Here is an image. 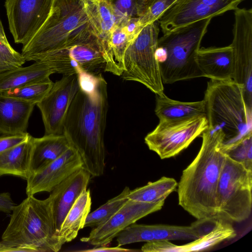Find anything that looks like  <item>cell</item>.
<instances>
[{"mask_svg": "<svg viewBox=\"0 0 252 252\" xmlns=\"http://www.w3.org/2000/svg\"><path fill=\"white\" fill-rule=\"evenodd\" d=\"M32 136L0 153V177L13 175L27 180L31 175Z\"/></svg>", "mask_w": 252, "mask_h": 252, "instance_id": "cell-22", "label": "cell"}, {"mask_svg": "<svg viewBox=\"0 0 252 252\" xmlns=\"http://www.w3.org/2000/svg\"><path fill=\"white\" fill-rule=\"evenodd\" d=\"M233 40L234 70L232 80L242 85L246 105L252 110V9L234 10Z\"/></svg>", "mask_w": 252, "mask_h": 252, "instance_id": "cell-11", "label": "cell"}, {"mask_svg": "<svg viewBox=\"0 0 252 252\" xmlns=\"http://www.w3.org/2000/svg\"><path fill=\"white\" fill-rule=\"evenodd\" d=\"M126 187L117 196L110 199L105 204L88 214L84 227H97L109 220L128 200L130 191Z\"/></svg>", "mask_w": 252, "mask_h": 252, "instance_id": "cell-29", "label": "cell"}, {"mask_svg": "<svg viewBox=\"0 0 252 252\" xmlns=\"http://www.w3.org/2000/svg\"></svg>", "mask_w": 252, "mask_h": 252, "instance_id": "cell-39", "label": "cell"}, {"mask_svg": "<svg viewBox=\"0 0 252 252\" xmlns=\"http://www.w3.org/2000/svg\"><path fill=\"white\" fill-rule=\"evenodd\" d=\"M54 82L50 79L33 82L7 90L0 94L36 103L39 102L51 89Z\"/></svg>", "mask_w": 252, "mask_h": 252, "instance_id": "cell-30", "label": "cell"}, {"mask_svg": "<svg viewBox=\"0 0 252 252\" xmlns=\"http://www.w3.org/2000/svg\"><path fill=\"white\" fill-rule=\"evenodd\" d=\"M71 147L63 134L32 136L31 174L43 168L62 156Z\"/></svg>", "mask_w": 252, "mask_h": 252, "instance_id": "cell-21", "label": "cell"}, {"mask_svg": "<svg viewBox=\"0 0 252 252\" xmlns=\"http://www.w3.org/2000/svg\"><path fill=\"white\" fill-rule=\"evenodd\" d=\"M55 73L47 63L41 61L5 71L0 73V92L45 80Z\"/></svg>", "mask_w": 252, "mask_h": 252, "instance_id": "cell-26", "label": "cell"}, {"mask_svg": "<svg viewBox=\"0 0 252 252\" xmlns=\"http://www.w3.org/2000/svg\"><path fill=\"white\" fill-rule=\"evenodd\" d=\"M244 0H174L158 22L163 34L234 10Z\"/></svg>", "mask_w": 252, "mask_h": 252, "instance_id": "cell-12", "label": "cell"}, {"mask_svg": "<svg viewBox=\"0 0 252 252\" xmlns=\"http://www.w3.org/2000/svg\"><path fill=\"white\" fill-rule=\"evenodd\" d=\"M236 233L230 222L218 219L213 228L199 238L181 246L176 245L167 241L164 252H191L208 250L216 245L227 240L234 238Z\"/></svg>", "mask_w": 252, "mask_h": 252, "instance_id": "cell-24", "label": "cell"}, {"mask_svg": "<svg viewBox=\"0 0 252 252\" xmlns=\"http://www.w3.org/2000/svg\"><path fill=\"white\" fill-rule=\"evenodd\" d=\"M208 127L206 116L176 121H159L145 137L149 149L161 159L179 154Z\"/></svg>", "mask_w": 252, "mask_h": 252, "instance_id": "cell-10", "label": "cell"}, {"mask_svg": "<svg viewBox=\"0 0 252 252\" xmlns=\"http://www.w3.org/2000/svg\"><path fill=\"white\" fill-rule=\"evenodd\" d=\"M174 0H158L149 5L138 16L140 25L145 27L158 21L161 14L172 3Z\"/></svg>", "mask_w": 252, "mask_h": 252, "instance_id": "cell-33", "label": "cell"}, {"mask_svg": "<svg viewBox=\"0 0 252 252\" xmlns=\"http://www.w3.org/2000/svg\"><path fill=\"white\" fill-rule=\"evenodd\" d=\"M195 61L203 77L216 80L232 79L234 62L231 45L200 48L197 51Z\"/></svg>", "mask_w": 252, "mask_h": 252, "instance_id": "cell-19", "label": "cell"}, {"mask_svg": "<svg viewBox=\"0 0 252 252\" xmlns=\"http://www.w3.org/2000/svg\"><path fill=\"white\" fill-rule=\"evenodd\" d=\"M158 0H137L138 16L140 15L149 5Z\"/></svg>", "mask_w": 252, "mask_h": 252, "instance_id": "cell-37", "label": "cell"}, {"mask_svg": "<svg viewBox=\"0 0 252 252\" xmlns=\"http://www.w3.org/2000/svg\"><path fill=\"white\" fill-rule=\"evenodd\" d=\"M0 41H8L6 37L5 36V34L4 32V31L3 29V27L2 26L1 22L0 20Z\"/></svg>", "mask_w": 252, "mask_h": 252, "instance_id": "cell-38", "label": "cell"}, {"mask_svg": "<svg viewBox=\"0 0 252 252\" xmlns=\"http://www.w3.org/2000/svg\"><path fill=\"white\" fill-rule=\"evenodd\" d=\"M164 202L147 203L128 199L109 220L94 228L89 235L82 238L81 241L95 247L105 246L129 225L160 210Z\"/></svg>", "mask_w": 252, "mask_h": 252, "instance_id": "cell-16", "label": "cell"}, {"mask_svg": "<svg viewBox=\"0 0 252 252\" xmlns=\"http://www.w3.org/2000/svg\"><path fill=\"white\" fill-rule=\"evenodd\" d=\"M201 136L199 151L177 185L179 204L197 220L217 218V188L226 157L221 130L207 129Z\"/></svg>", "mask_w": 252, "mask_h": 252, "instance_id": "cell-2", "label": "cell"}, {"mask_svg": "<svg viewBox=\"0 0 252 252\" xmlns=\"http://www.w3.org/2000/svg\"><path fill=\"white\" fill-rule=\"evenodd\" d=\"M218 219L215 218L197 220L190 226L165 224L129 225L117 236V246L141 242L163 240H194L211 231Z\"/></svg>", "mask_w": 252, "mask_h": 252, "instance_id": "cell-13", "label": "cell"}, {"mask_svg": "<svg viewBox=\"0 0 252 252\" xmlns=\"http://www.w3.org/2000/svg\"><path fill=\"white\" fill-rule=\"evenodd\" d=\"M233 160L252 170V133L224 151Z\"/></svg>", "mask_w": 252, "mask_h": 252, "instance_id": "cell-31", "label": "cell"}, {"mask_svg": "<svg viewBox=\"0 0 252 252\" xmlns=\"http://www.w3.org/2000/svg\"><path fill=\"white\" fill-rule=\"evenodd\" d=\"M117 17L119 26L135 17H138L137 0H106Z\"/></svg>", "mask_w": 252, "mask_h": 252, "instance_id": "cell-32", "label": "cell"}, {"mask_svg": "<svg viewBox=\"0 0 252 252\" xmlns=\"http://www.w3.org/2000/svg\"><path fill=\"white\" fill-rule=\"evenodd\" d=\"M90 176L87 170L81 168L50 192L48 197L57 233L67 212L82 192L87 189Z\"/></svg>", "mask_w": 252, "mask_h": 252, "instance_id": "cell-18", "label": "cell"}, {"mask_svg": "<svg viewBox=\"0 0 252 252\" xmlns=\"http://www.w3.org/2000/svg\"><path fill=\"white\" fill-rule=\"evenodd\" d=\"M83 252H133L137 251L136 250H133L121 248V247L117 246L116 247H105L103 246L94 247L93 249L90 250L81 251Z\"/></svg>", "mask_w": 252, "mask_h": 252, "instance_id": "cell-36", "label": "cell"}, {"mask_svg": "<svg viewBox=\"0 0 252 252\" xmlns=\"http://www.w3.org/2000/svg\"><path fill=\"white\" fill-rule=\"evenodd\" d=\"M203 100L207 129L221 130L223 151L252 133V110L246 105L242 85L232 80L210 79Z\"/></svg>", "mask_w": 252, "mask_h": 252, "instance_id": "cell-4", "label": "cell"}, {"mask_svg": "<svg viewBox=\"0 0 252 252\" xmlns=\"http://www.w3.org/2000/svg\"><path fill=\"white\" fill-rule=\"evenodd\" d=\"M85 9L91 27L100 41L102 49L118 22L106 0H84Z\"/></svg>", "mask_w": 252, "mask_h": 252, "instance_id": "cell-25", "label": "cell"}, {"mask_svg": "<svg viewBox=\"0 0 252 252\" xmlns=\"http://www.w3.org/2000/svg\"><path fill=\"white\" fill-rule=\"evenodd\" d=\"M159 33L158 21L146 25L126 49L121 76L141 83L156 95L163 93L156 50Z\"/></svg>", "mask_w": 252, "mask_h": 252, "instance_id": "cell-8", "label": "cell"}, {"mask_svg": "<svg viewBox=\"0 0 252 252\" xmlns=\"http://www.w3.org/2000/svg\"><path fill=\"white\" fill-rule=\"evenodd\" d=\"M252 170L226 154L216 191L217 217L240 222L251 215Z\"/></svg>", "mask_w": 252, "mask_h": 252, "instance_id": "cell-7", "label": "cell"}, {"mask_svg": "<svg viewBox=\"0 0 252 252\" xmlns=\"http://www.w3.org/2000/svg\"><path fill=\"white\" fill-rule=\"evenodd\" d=\"M36 103L0 94V133H28L29 120Z\"/></svg>", "mask_w": 252, "mask_h": 252, "instance_id": "cell-20", "label": "cell"}, {"mask_svg": "<svg viewBox=\"0 0 252 252\" xmlns=\"http://www.w3.org/2000/svg\"><path fill=\"white\" fill-rule=\"evenodd\" d=\"M92 29L84 0H54L47 20L24 45L21 54L26 61L65 46Z\"/></svg>", "mask_w": 252, "mask_h": 252, "instance_id": "cell-6", "label": "cell"}, {"mask_svg": "<svg viewBox=\"0 0 252 252\" xmlns=\"http://www.w3.org/2000/svg\"><path fill=\"white\" fill-rule=\"evenodd\" d=\"M212 19L191 23L158 39L156 54L163 84L203 77L195 57Z\"/></svg>", "mask_w": 252, "mask_h": 252, "instance_id": "cell-5", "label": "cell"}, {"mask_svg": "<svg viewBox=\"0 0 252 252\" xmlns=\"http://www.w3.org/2000/svg\"><path fill=\"white\" fill-rule=\"evenodd\" d=\"M155 114L159 121H176L206 116L204 100L183 102L172 99L164 93L156 95Z\"/></svg>", "mask_w": 252, "mask_h": 252, "instance_id": "cell-23", "label": "cell"}, {"mask_svg": "<svg viewBox=\"0 0 252 252\" xmlns=\"http://www.w3.org/2000/svg\"><path fill=\"white\" fill-rule=\"evenodd\" d=\"M92 200L89 189H86L76 199L64 218L57 236L62 244L71 242L83 228L90 212Z\"/></svg>", "mask_w": 252, "mask_h": 252, "instance_id": "cell-27", "label": "cell"}, {"mask_svg": "<svg viewBox=\"0 0 252 252\" xmlns=\"http://www.w3.org/2000/svg\"><path fill=\"white\" fill-rule=\"evenodd\" d=\"M54 0H5L9 28L14 42H28L48 17Z\"/></svg>", "mask_w": 252, "mask_h": 252, "instance_id": "cell-14", "label": "cell"}, {"mask_svg": "<svg viewBox=\"0 0 252 252\" xmlns=\"http://www.w3.org/2000/svg\"><path fill=\"white\" fill-rule=\"evenodd\" d=\"M29 133L16 135L0 136V153L14 147L26 140L30 136Z\"/></svg>", "mask_w": 252, "mask_h": 252, "instance_id": "cell-34", "label": "cell"}, {"mask_svg": "<svg viewBox=\"0 0 252 252\" xmlns=\"http://www.w3.org/2000/svg\"><path fill=\"white\" fill-rule=\"evenodd\" d=\"M108 108L107 84L100 73L92 89H79L63 123V134L79 154L82 168L94 177L104 171Z\"/></svg>", "mask_w": 252, "mask_h": 252, "instance_id": "cell-1", "label": "cell"}, {"mask_svg": "<svg viewBox=\"0 0 252 252\" xmlns=\"http://www.w3.org/2000/svg\"><path fill=\"white\" fill-rule=\"evenodd\" d=\"M15 205L10 193L4 192L0 193V212L10 214Z\"/></svg>", "mask_w": 252, "mask_h": 252, "instance_id": "cell-35", "label": "cell"}, {"mask_svg": "<svg viewBox=\"0 0 252 252\" xmlns=\"http://www.w3.org/2000/svg\"><path fill=\"white\" fill-rule=\"evenodd\" d=\"M0 241L1 247H26L35 252H57L63 245L58 237L48 197L27 195L15 205Z\"/></svg>", "mask_w": 252, "mask_h": 252, "instance_id": "cell-3", "label": "cell"}, {"mask_svg": "<svg viewBox=\"0 0 252 252\" xmlns=\"http://www.w3.org/2000/svg\"><path fill=\"white\" fill-rule=\"evenodd\" d=\"M31 61L47 63L63 75L86 72L94 74L104 71L105 60L100 41L92 29L61 48L36 56Z\"/></svg>", "mask_w": 252, "mask_h": 252, "instance_id": "cell-9", "label": "cell"}, {"mask_svg": "<svg viewBox=\"0 0 252 252\" xmlns=\"http://www.w3.org/2000/svg\"><path fill=\"white\" fill-rule=\"evenodd\" d=\"M79 89L78 74L63 75L36 104L41 112L45 135L63 134L65 117Z\"/></svg>", "mask_w": 252, "mask_h": 252, "instance_id": "cell-15", "label": "cell"}, {"mask_svg": "<svg viewBox=\"0 0 252 252\" xmlns=\"http://www.w3.org/2000/svg\"><path fill=\"white\" fill-rule=\"evenodd\" d=\"M82 166L83 162L79 154L71 146L56 160L31 175L26 180V194L34 195L43 191L50 193Z\"/></svg>", "mask_w": 252, "mask_h": 252, "instance_id": "cell-17", "label": "cell"}, {"mask_svg": "<svg viewBox=\"0 0 252 252\" xmlns=\"http://www.w3.org/2000/svg\"><path fill=\"white\" fill-rule=\"evenodd\" d=\"M178 183L173 178L162 177L159 180L130 190L128 199L147 203L165 201L177 189Z\"/></svg>", "mask_w": 252, "mask_h": 252, "instance_id": "cell-28", "label": "cell"}]
</instances>
